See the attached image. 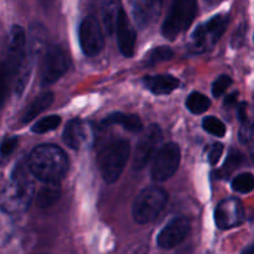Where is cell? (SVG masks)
<instances>
[{"instance_id":"cell-4","label":"cell","mask_w":254,"mask_h":254,"mask_svg":"<svg viewBox=\"0 0 254 254\" xmlns=\"http://www.w3.org/2000/svg\"><path fill=\"white\" fill-rule=\"evenodd\" d=\"M130 144L126 139H113L108 141L98 154L99 170L104 181L113 184L121 178L129 160Z\"/></svg>"},{"instance_id":"cell-19","label":"cell","mask_w":254,"mask_h":254,"mask_svg":"<svg viewBox=\"0 0 254 254\" xmlns=\"http://www.w3.org/2000/svg\"><path fill=\"white\" fill-rule=\"evenodd\" d=\"M102 126H121L126 130L131 131V133H139V131L143 130V122L138 116L122 113V112H116V113L107 116L104 121L102 122Z\"/></svg>"},{"instance_id":"cell-36","label":"cell","mask_w":254,"mask_h":254,"mask_svg":"<svg viewBox=\"0 0 254 254\" xmlns=\"http://www.w3.org/2000/svg\"><path fill=\"white\" fill-rule=\"evenodd\" d=\"M221 1H222V0H205L206 4H208V5H216Z\"/></svg>"},{"instance_id":"cell-3","label":"cell","mask_w":254,"mask_h":254,"mask_svg":"<svg viewBox=\"0 0 254 254\" xmlns=\"http://www.w3.org/2000/svg\"><path fill=\"white\" fill-rule=\"evenodd\" d=\"M32 176L42 183H60L68 170L66 153L54 144L36 146L27 158Z\"/></svg>"},{"instance_id":"cell-29","label":"cell","mask_w":254,"mask_h":254,"mask_svg":"<svg viewBox=\"0 0 254 254\" xmlns=\"http://www.w3.org/2000/svg\"><path fill=\"white\" fill-rule=\"evenodd\" d=\"M232 84V78L227 74H223L220 76L212 84V94L215 97H221L226 91H227L228 87Z\"/></svg>"},{"instance_id":"cell-6","label":"cell","mask_w":254,"mask_h":254,"mask_svg":"<svg viewBox=\"0 0 254 254\" xmlns=\"http://www.w3.org/2000/svg\"><path fill=\"white\" fill-rule=\"evenodd\" d=\"M197 14V0H174L164 21L161 32L169 40H175L190 27Z\"/></svg>"},{"instance_id":"cell-1","label":"cell","mask_w":254,"mask_h":254,"mask_svg":"<svg viewBox=\"0 0 254 254\" xmlns=\"http://www.w3.org/2000/svg\"><path fill=\"white\" fill-rule=\"evenodd\" d=\"M34 57L29 52L25 30L14 25L7 40V54L5 62V78L11 81L15 94H21L29 82L31 61Z\"/></svg>"},{"instance_id":"cell-27","label":"cell","mask_w":254,"mask_h":254,"mask_svg":"<svg viewBox=\"0 0 254 254\" xmlns=\"http://www.w3.org/2000/svg\"><path fill=\"white\" fill-rule=\"evenodd\" d=\"M61 123V117L59 116H50L46 118H42L41 121L37 122L34 127H32V131L36 134H44L50 130H55L57 127Z\"/></svg>"},{"instance_id":"cell-25","label":"cell","mask_w":254,"mask_h":254,"mask_svg":"<svg viewBox=\"0 0 254 254\" xmlns=\"http://www.w3.org/2000/svg\"><path fill=\"white\" fill-rule=\"evenodd\" d=\"M232 189L240 193H248L254 189V178L252 174L243 173L232 180Z\"/></svg>"},{"instance_id":"cell-18","label":"cell","mask_w":254,"mask_h":254,"mask_svg":"<svg viewBox=\"0 0 254 254\" xmlns=\"http://www.w3.org/2000/svg\"><path fill=\"white\" fill-rule=\"evenodd\" d=\"M143 83L151 93L161 96L175 91L180 84V81L171 74H156V76L145 77Z\"/></svg>"},{"instance_id":"cell-17","label":"cell","mask_w":254,"mask_h":254,"mask_svg":"<svg viewBox=\"0 0 254 254\" xmlns=\"http://www.w3.org/2000/svg\"><path fill=\"white\" fill-rule=\"evenodd\" d=\"M122 12H123V7H122L121 0H102V24L108 35H113L117 31Z\"/></svg>"},{"instance_id":"cell-23","label":"cell","mask_w":254,"mask_h":254,"mask_svg":"<svg viewBox=\"0 0 254 254\" xmlns=\"http://www.w3.org/2000/svg\"><path fill=\"white\" fill-rule=\"evenodd\" d=\"M211 107V101L200 92H192L186 99V108L192 114H201Z\"/></svg>"},{"instance_id":"cell-22","label":"cell","mask_w":254,"mask_h":254,"mask_svg":"<svg viewBox=\"0 0 254 254\" xmlns=\"http://www.w3.org/2000/svg\"><path fill=\"white\" fill-rule=\"evenodd\" d=\"M46 30L41 24H32L30 27L29 34V42H27V47H29V52L31 56H36L37 54L42 51V49L46 45Z\"/></svg>"},{"instance_id":"cell-16","label":"cell","mask_w":254,"mask_h":254,"mask_svg":"<svg viewBox=\"0 0 254 254\" xmlns=\"http://www.w3.org/2000/svg\"><path fill=\"white\" fill-rule=\"evenodd\" d=\"M117 34H118V45L122 54L126 57L133 56L136 42V32L131 26L128 15L124 10L121 15V19H119Z\"/></svg>"},{"instance_id":"cell-31","label":"cell","mask_w":254,"mask_h":254,"mask_svg":"<svg viewBox=\"0 0 254 254\" xmlns=\"http://www.w3.org/2000/svg\"><path fill=\"white\" fill-rule=\"evenodd\" d=\"M223 153V145L220 143L213 144L212 148L210 149V153H208V161H210L211 165H216V164L220 161L221 156Z\"/></svg>"},{"instance_id":"cell-28","label":"cell","mask_w":254,"mask_h":254,"mask_svg":"<svg viewBox=\"0 0 254 254\" xmlns=\"http://www.w3.org/2000/svg\"><path fill=\"white\" fill-rule=\"evenodd\" d=\"M202 127L207 133L212 134L217 138H222L226 134L225 124L216 117H206L202 122Z\"/></svg>"},{"instance_id":"cell-24","label":"cell","mask_w":254,"mask_h":254,"mask_svg":"<svg viewBox=\"0 0 254 254\" xmlns=\"http://www.w3.org/2000/svg\"><path fill=\"white\" fill-rule=\"evenodd\" d=\"M174 51L169 46H159L151 50L150 54L146 56V64L153 66V64H160V62L169 61L173 59Z\"/></svg>"},{"instance_id":"cell-33","label":"cell","mask_w":254,"mask_h":254,"mask_svg":"<svg viewBox=\"0 0 254 254\" xmlns=\"http://www.w3.org/2000/svg\"><path fill=\"white\" fill-rule=\"evenodd\" d=\"M246 103H241L238 106V118H240L241 123H245V122L248 121V117L246 114Z\"/></svg>"},{"instance_id":"cell-34","label":"cell","mask_w":254,"mask_h":254,"mask_svg":"<svg viewBox=\"0 0 254 254\" xmlns=\"http://www.w3.org/2000/svg\"><path fill=\"white\" fill-rule=\"evenodd\" d=\"M238 93L237 92H233V93L228 94L225 99V106L226 107H232L233 104H236V101H237Z\"/></svg>"},{"instance_id":"cell-32","label":"cell","mask_w":254,"mask_h":254,"mask_svg":"<svg viewBox=\"0 0 254 254\" xmlns=\"http://www.w3.org/2000/svg\"><path fill=\"white\" fill-rule=\"evenodd\" d=\"M17 138H15V136H12V138H6L4 141H2L1 144V155L2 158H5V156L10 155V154L12 153V151L15 150V148L17 146Z\"/></svg>"},{"instance_id":"cell-13","label":"cell","mask_w":254,"mask_h":254,"mask_svg":"<svg viewBox=\"0 0 254 254\" xmlns=\"http://www.w3.org/2000/svg\"><path fill=\"white\" fill-rule=\"evenodd\" d=\"M190 232V221L186 217H176L168 223L158 235V246L171 250L180 245Z\"/></svg>"},{"instance_id":"cell-5","label":"cell","mask_w":254,"mask_h":254,"mask_svg":"<svg viewBox=\"0 0 254 254\" xmlns=\"http://www.w3.org/2000/svg\"><path fill=\"white\" fill-rule=\"evenodd\" d=\"M168 200V192L164 189L158 186H149L144 189L134 201L131 213L135 222L145 225L155 220L163 212Z\"/></svg>"},{"instance_id":"cell-11","label":"cell","mask_w":254,"mask_h":254,"mask_svg":"<svg viewBox=\"0 0 254 254\" xmlns=\"http://www.w3.org/2000/svg\"><path fill=\"white\" fill-rule=\"evenodd\" d=\"M79 44L83 54L94 57L104 47V35L101 24L94 16H87L79 26Z\"/></svg>"},{"instance_id":"cell-15","label":"cell","mask_w":254,"mask_h":254,"mask_svg":"<svg viewBox=\"0 0 254 254\" xmlns=\"http://www.w3.org/2000/svg\"><path fill=\"white\" fill-rule=\"evenodd\" d=\"M92 128L87 122L76 118L67 123L64 130V140L69 148L79 150L92 140Z\"/></svg>"},{"instance_id":"cell-37","label":"cell","mask_w":254,"mask_h":254,"mask_svg":"<svg viewBox=\"0 0 254 254\" xmlns=\"http://www.w3.org/2000/svg\"><path fill=\"white\" fill-rule=\"evenodd\" d=\"M243 254H254V247H251V248H248L247 251H246L245 253Z\"/></svg>"},{"instance_id":"cell-10","label":"cell","mask_w":254,"mask_h":254,"mask_svg":"<svg viewBox=\"0 0 254 254\" xmlns=\"http://www.w3.org/2000/svg\"><path fill=\"white\" fill-rule=\"evenodd\" d=\"M163 139V131L158 124H151L141 133L140 139L136 144L133 159V169L135 171L143 170L149 161L156 155V149Z\"/></svg>"},{"instance_id":"cell-30","label":"cell","mask_w":254,"mask_h":254,"mask_svg":"<svg viewBox=\"0 0 254 254\" xmlns=\"http://www.w3.org/2000/svg\"><path fill=\"white\" fill-rule=\"evenodd\" d=\"M241 124H242V126H241L240 133H238L241 141H242V143H251L254 135V123L248 119L247 122Z\"/></svg>"},{"instance_id":"cell-26","label":"cell","mask_w":254,"mask_h":254,"mask_svg":"<svg viewBox=\"0 0 254 254\" xmlns=\"http://www.w3.org/2000/svg\"><path fill=\"white\" fill-rule=\"evenodd\" d=\"M243 163H245V156H243L240 151L232 150L230 153V155H228L222 170H221V175H222L223 178H227V176H230L236 169L240 168Z\"/></svg>"},{"instance_id":"cell-2","label":"cell","mask_w":254,"mask_h":254,"mask_svg":"<svg viewBox=\"0 0 254 254\" xmlns=\"http://www.w3.org/2000/svg\"><path fill=\"white\" fill-rule=\"evenodd\" d=\"M27 161L17 164L1 191V210L6 213H21L30 207L35 184Z\"/></svg>"},{"instance_id":"cell-20","label":"cell","mask_w":254,"mask_h":254,"mask_svg":"<svg viewBox=\"0 0 254 254\" xmlns=\"http://www.w3.org/2000/svg\"><path fill=\"white\" fill-rule=\"evenodd\" d=\"M54 102V93L52 92H45V93L40 94L39 97L34 99L31 103L29 104L25 112L21 116V123L26 124L31 122L32 119L36 118L40 113L46 111Z\"/></svg>"},{"instance_id":"cell-12","label":"cell","mask_w":254,"mask_h":254,"mask_svg":"<svg viewBox=\"0 0 254 254\" xmlns=\"http://www.w3.org/2000/svg\"><path fill=\"white\" fill-rule=\"evenodd\" d=\"M215 221L221 230H230L242 225L245 221L242 202L236 197H228L221 201L216 207Z\"/></svg>"},{"instance_id":"cell-8","label":"cell","mask_w":254,"mask_h":254,"mask_svg":"<svg viewBox=\"0 0 254 254\" xmlns=\"http://www.w3.org/2000/svg\"><path fill=\"white\" fill-rule=\"evenodd\" d=\"M69 57L60 46H52L46 50L40 72L41 86L46 87L59 81L69 68Z\"/></svg>"},{"instance_id":"cell-21","label":"cell","mask_w":254,"mask_h":254,"mask_svg":"<svg viewBox=\"0 0 254 254\" xmlns=\"http://www.w3.org/2000/svg\"><path fill=\"white\" fill-rule=\"evenodd\" d=\"M61 196L60 183H44L36 195V205L40 208H49L54 206Z\"/></svg>"},{"instance_id":"cell-7","label":"cell","mask_w":254,"mask_h":254,"mask_svg":"<svg viewBox=\"0 0 254 254\" xmlns=\"http://www.w3.org/2000/svg\"><path fill=\"white\" fill-rule=\"evenodd\" d=\"M228 22H230V16L227 14H218L196 27L191 35L190 45H189L190 51L195 54H202L212 49L226 31Z\"/></svg>"},{"instance_id":"cell-9","label":"cell","mask_w":254,"mask_h":254,"mask_svg":"<svg viewBox=\"0 0 254 254\" xmlns=\"http://www.w3.org/2000/svg\"><path fill=\"white\" fill-rule=\"evenodd\" d=\"M181 160V151L178 144L168 143L161 146L154 158L150 175L154 181H166L178 171Z\"/></svg>"},{"instance_id":"cell-14","label":"cell","mask_w":254,"mask_h":254,"mask_svg":"<svg viewBox=\"0 0 254 254\" xmlns=\"http://www.w3.org/2000/svg\"><path fill=\"white\" fill-rule=\"evenodd\" d=\"M133 19L138 27L146 29L158 20L163 0H129Z\"/></svg>"},{"instance_id":"cell-35","label":"cell","mask_w":254,"mask_h":254,"mask_svg":"<svg viewBox=\"0 0 254 254\" xmlns=\"http://www.w3.org/2000/svg\"><path fill=\"white\" fill-rule=\"evenodd\" d=\"M248 148H250V156H251V159H252V163L254 165V141L253 140L251 141L250 145H248Z\"/></svg>"}]
</instances>
